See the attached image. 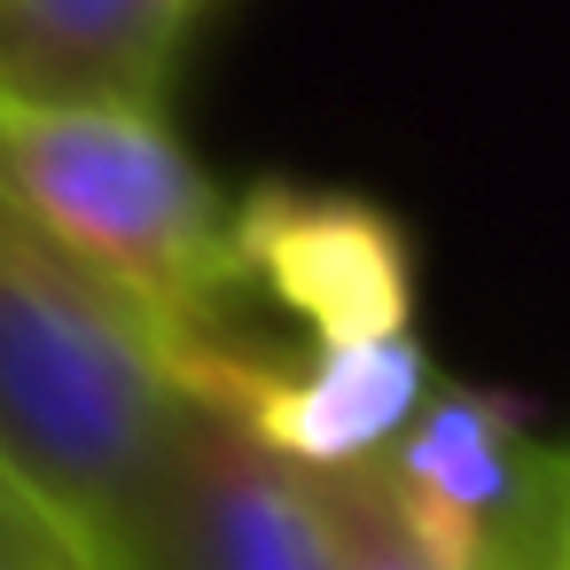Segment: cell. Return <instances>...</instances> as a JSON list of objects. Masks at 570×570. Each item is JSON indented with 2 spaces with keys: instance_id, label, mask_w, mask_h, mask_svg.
I'll use <instances>...</instances> for the list:
<instances>
[{
  "instance_id": "cell-1",
  "label": "cell",
  "mask_w": 570,
  "mask_h": 570,
  "mask_svg": "<svg viewBox=\"0 0 570 570\" xmlns=\"http://www.w3.org/2000/svg\"><path fill=\"white\" fill-rule=\"evenodd\" d=\"M165 383L297 469L375 461L430 391L406 227L344 188H250L227 204L212 321L165 360Z\"/></svg>"
},
{
  "instance_id": "cell-6",
  "label": "cell",
  "mask_w": 570,
  "mask_h": 570,
  "mask_svg": "<svg viewBox=\"0 0 570 570\" xmlns=\"http://www.w3.org/2000/svg\"><path fill=\"white\" fill-rule=\"evenodd\" d=\"M204 9L212 0H0V87L173 110V79Z\"/></svg>"
},
{
  "instance_id": "cell-5",
  "label": "cell",
  "mask_w": 570,
  "mask_h": 570,
  "mask_svg": "<svg viewBox=\"0 0 570 570\" xmlns=\"http://www.w3.org/2000/svg\"><path fill=\"white\" fill-rule=\"evenodd\" d=\"M367 469L406 531L453 570L531 562L570 492V461L531 438V406L484 383H430Z\"/></svg>"
},
{
  "instance_id": "cell-2",
  "label": "cell",
  "mask_w": 570,
  "mask_h": 570,
  "mask_svg": "<svg viewBox=\"0 0 570 570\" xmlns=\"http://www.w3.org/2000/svg\"><path fill=\"white\" fill-rule=\"evenodd\" d=\"M0 212L95 282L141 328L157 367L212 321L227 196L196 173L165 110L0 87Z\"/></svg>"
},
{
  "instance_id": "cell-4",
  "label": "cell",
  "mask_w": 570,
  "mask_h": 570,
  "mask_svg": "<svg viewBox=\"0 0 570 570\" xmlns=\"http://www.w3.org/2000/svg\"><path fill=\"white\" fill-rule=\"evenodd\" d=\"M126 570H336V539L313 469L258 445L204 399L173 406V430L118 523Z\"/></svg>"
},
{
  "instance_id": "cell-7",
  "label": "cell",
  "mask_w": 570,
  "mask_h": 570,
  "mask_svg": "<svg viewBox=\"0 0 570 570\" xmlns=\"http://www.w3.org/2000/svg\"><path fill=\"white\" fill-rule=\"evenodd\" d=\"M313 492H321V515H328V539H336V570H453L445 554H430L406 531V515L391 508V492L375 484L367 461L313 469ZM508 570H531V562H508Z\"/></svg>"
},
{
  "instance_id": "cell-8",
  "label": "cell",
  "mask_w": 570,
  "mask_h": 570,
  "mask_svg": "<svg viewBox=\"0 0 570 570\" xmlns=\"http://www.w3.org/2000/svg\"><path fill=\"white\" fill-rule=\"evenodd\" d=\"M554 539H562V554H554V570H570V492H562V515H554Z\"/></svg>"
},
{
  "instance_id": "cell-3",
  "label": "cell",
  "mask_w": 570,
  "mask_h": 570,
  "mask_svg": "<svg viewBox=\"0 0 570 570\" xmlns=\"http://www.w3.org/2000/svg\"><path fill=\"white\" fill-rule=\"evenodd\" d=\"M173 406L141 328L0 212V461L118 547Z\"/></svg>"
}]
</instances>
